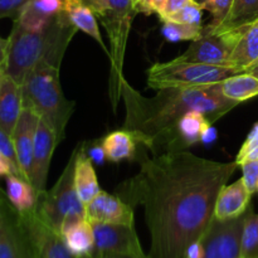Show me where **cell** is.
<instances>
[{"instance_id":"6da1fadb","label":"cell","mask_w":258,"mask_h":258,"mask_svg":"<svg viewBox=\"0 0 258 258\" xmlns=\"http://www.w3.org/2000/svg\"><path fill=\"white\" fill-rule=\"evenodd\" d=\"M135 159L140 169L117 186L116 196L144 208L149 258H184L213 221L217 197L238 165L188 150L155 156L140 150Z\"/></svg>"},{"instance_id":"7a4b0ae2","label":"cell","mask_w":258,"mask_h":258,"mask_svg":"<svg viewBox=\"0 0 258 258\" xmlns=\"http://www.w3.org/2000/svg\"><path fill=\"white\" fill-rule=\"evenodd\" d=\"M121 100L125 106L123 127L151 155L186 150L178 125L189 111H201L212 123L231 112L239 103L223 95L221 82L188 88L159 90L153 97L136 91L126 78L121 82Z\"/></svg>"},{"instance_id":"3957f363","label":"cell","mask_w":258,"mask_h":258,"mask_svg":"<svg viewBox=\"0 0 258 258\" xmlns=\"http://www.w3.org/2000/svg\"><path fill=\"white\" fill-rule=\"evenodd\" d=\"M77 30L63 10L53 17L42 32H30L14 22L8 37L5 73L22 85L29 72L40 63L60 68L66 50Z\"/></svg>"},{"instance_id":"277c9868","label":"cell","mask_w":258,"mask_h":258,"mask_svg":"<svg viewBox=\"0 0 258 258\" xmlns=\"http://www.w3.org/2000/svg\"><path fill=\"white\" fill-rule=\"evenodd\" d=\"M23 106L32 108L57 134L64 139L66 127L75 111V102L66 98L59 80V68L38 64L22 83Z\"/></svg>"},{"instance_id":"5b68a950","label":"cell","mask_w":258,"mask_h":258,"mask_svg":"<svg viewBox=\"0 0 258 258\" xmlns=\"http://www.w3.org/2000/svg\"><path fill=\"white\" fill-rule=\"evenodd\" d=\"M236 73L228 66H212L176 60L158 62L146 70L148 86L153 90L188 88L219 83Z\"/></svg>"},{"instance_id":"8992f818","label":"cell","mask_w":258,"mask_h":258,"mask_svg":"<svg viewBox=\"0 0 258 258\" xmlns=\"http://www.w3.org/2000/svg\"><path fill=\"white\" fill-rule=\"evenodd\" d=\"M77 148L72 151L66 168L52 189L39 193L37 212L39 216L60 233L63 222L71 217L86 218L85 204L78 198L75 185V165Z\"/></svg>"},{"instance_id":"52a82bcc","label":"cell","mask_w":258,"mask_h":258,"mask_svg":"<svg viewBox=\"0 0 258 258\" xmlns=\"http://www.w3.org/2000/svg\"><path fill=\"white\" fill-rule=\"evenodd\" d=\"M0 258H39L27 224L0 190Z\"/></svg>"},{"instance_id":"ba28073f","label":"cell","mask_w":258,"mask_h":258,"mask_svg":"<svg viewBox=\"0 0 258 258\" xmlns=\"http://www.w3.org/2000/svg\"><path fill=\"white\" fill-rule=\"evenodd\" d=\"M246 214V213H244ZM244 216L229 221L213 218L206 233L202 236V258H239L241 237Z\"/></svg>"},{"instance_id":"9c48e42d","label":"cell","mask_w":258,"mask_h":258,"mask_svg":"<svg viewBox=\"0 0 258 258\" xmlns=\"http://www.w3.org/2000/svg\"><path fill=\"white\" fill-rule=\"evenodd\" d=\"M95 236V252L133 258H149L141 247L135 226L91 222Z\"/></svg>"},{"instance_id":"30bf717a","label":"cell","mask_w":258,"mask_h":258,"mask_svg":"<svg viewBox=\"0 0 258 258\" xmlns=\"http://www.w3.org/2000/svg\"><path fill=\"white\" fill-rule=\"evenodd\" d=\"M58 144L59 141H58L55 131L44 120L40 118L37 134H35L32 174H30V183L38 193L47 190V179L50 161H52L53 153Z\"/></svg>"},{"instance_id":"8fae6325","label":"cell","mask_w":258,"mask_h":258,"mask_svg":"<svg viewBox=\"0 0 258 258\" xmlns=\"http://www.w3.org/2000/svg\"><path fill=\"white\" fill-rule=\"evenodd\" d=\"M232 49L233 42L228 35L208 34L191 42L188 49L183 54L178 55L175 59L212 66H228Z\"/></svg>"},{"instance_id":"7c38bea8","label":"cell","mask_w":258,"mask_h":258,"mask_svg":"<svg viewBox=\"0 0 258 258\" xmlns=\"http://www.w3.org/2000/svg\"><path fill=\"white\" fill-rule=\"evenodd\" d=\"M20 217L32 233L39 258H76L66 246L62 234L39 216L37 208Z\"/></svg>"},{"instance_id":"4fadbf2b","label":"cell","mask_w":258,"mask_h":258,"mask_svg":"<svg viewBox=\"0 0 258 258\" xmlns=\"http://www.w3.org/2000/svg\"><path fill=\"white\" fill-rule=\"evenodd\" d=\"M39 120L40 117L35 111L24 107L12 135L20 174L28 181H30L32 174L33 150Z\"/></svg>"},{"instance_id":"5bb4252c","label":"cell","mask_w":258,"mask_h":258,"mask_svg":"<svg viewBox=\"0 0 258 258\" xmlns=\"http://www.w3.org/2000/svg\"><path fill=\"white\" fill-rule=\"evenodd\" d=\"M86 208V218L90 222L106 224H134V208L118 196L101 190Z\"/></svg>"},{"instance_id":"9a60e30c","label":"cell","mask_w":258,"mask_h":258,"mask_svg":"<svg viewBox=\"0 0 258 258\" xmlns=\"http://www.w3.org/2000/svg\"><path fill=\"white\" fill-rule=\"evenodd\" d=\"M252 194L247 190L243 180L238 179L231 185H224L219 191L214 207V218L229 221L244 216L249 208Z\"/></svg>"},{"instance_id":"2e32d148","label":"cell","mask_w":258,"mask_h":258,"mask_svg":"<svg viewBox=\"0 0 258 258\" xmlns=\"http://www.w3.org/2000/svg\"><path fill=\"white\" fill-rule=\"evenodd\" d=\"M60 234L66 246L76 258H86L95 252L92 224L83 217H71L62 224Z\"/></svg>"},{"instance_id":"e0dca14e","label":"cell","mask_w":258,"mask_h":258,"mask_svg":"<svg viewBox=\"0 0 258 258\" xmlns=\"http://www.w3.org/2000/svg\"><path fill=\"white\" fill-rule=\"evenodd\" d=\"M237 30L238 38L228 59V67L236 75L244 72L258 58V18Z\"/></svg>"},{"instance_id":"ac0fdd59","label":"cell","mask_w":258,"mask_h":258,"mask_svg":"<svg viewBox=\"0 0 258 258\" xmlns=\"http://www.w3.org/2000/svg\"><path fill=\"white\" fill-rule=\"evenodd\" d=\"M23 108L22 85L5 73L0 88V127L12 136Z\"/></svg>"},{"instance_id":"d6986e66","label":"cell","mask_w":258,"mask_h":258,"mask_svg":"<svg viewBox=\"0 0 258 258\" xmlns=\"http://www.w3.org/2000/svg\"><path fill=\"white\" fill-rule=\"evenodd\" d=\"M76 148H77V156H76L75 165V185L78 198L86 207L100 193L101 188L93 169V161L86 153L85 143H80Z\"/></svg>"},{"instance_id":"ffe728a7","label":"cell","mask_w":258,"mask_h":258,"mask_svg":"<svg viewBox=\"0 0 258 258\" xmlns=\"http://www.w3.org/2000/svg\"><path fill=\"white\" fill-rule=\"evenodd\" d=\"M258 18V0H232L231 8L222 22L204 27V35L224 34L249 24Z\"/></svg>"},{"instance_id":"44dd1931","label":"cell","mask_w":258,"mask_h":258,"mask_svg":"<svg viewBox=\"0 0 258 258\" xmlns=\"http://www.w3.org/2000/svg\"><path fill=\"white\" fill-rule=\"evenodd\" d=\"M63 12L66 13L70 22L78 30L93 38L108 57L110 52H108L107 45L101 37L100 28H98L97 19H96L97 17L90 8V5L85 0H63Z\"/></svg>"},{"instance_id":"7402d4cb","label":"cell","mask_w":258,"mask_h":258,"mask_svg":"<svg viewBox=\"0 0 258 258\" xmlns=\"http://www.w3.org/2000/svg\"><path fill=\"white\" fill-rule=\"evenodd\" d=\"M7 198L18 213L25 214L37 208L39 193L34 189L30 181L23 176L10 174L7 176Z\"/></svg>"},{"instance_id":"603a6c76","label":"cell","mask_w":258,"mask_h":258,"mask_svg":"<svg viewBox=\"0 0 258 258\" xmlns=\"http://www.w3.org/2000/svg\"><path fill=\"white\" fill-rule=\"evenodd\" d=\"M105 150L106 159L111 163H120L123 160H134L138 155V141L131 133L122 130L113 131L106 135L101 141Z\"/></svg>"},{"instance_id":"cb8c5ba5","label":"cell","mask_w":258,"mask_h":258,"mask_svg":"<svg viewBox=\"0 0 258 258\" xmlns=\"http://www.w3.org/2000/svg\"><path fill=\"white\" fill-rule=\"evenodd\" d=\"M221 88L228 100L241 103L258 96V78L247 72L237 73L222 81Z\"/></svg>"},{"instance_id":"d4e9b609","label":"cell","mask_w":258,"mask_h":258,"mask_svg":"<svg viewBox=\"0 0 258 258\" xmlns=\"http://www.w3.org/2000/svg\"><path fill=\"white\" fill-rule=\"evenodd\" d=\"M209 126H212V121L203 112L197 110L186 112L178 125L179 136L184 146L188 149L202 141V136Z\"/></svg>"},{"instance_id":"484cf974","label":"cell","mask_w":258,"mask_h":258,"mask_svg":"<svg viewBox=\"0 0 258 258\" xmlns=\"http://www.w3.org/2000/svg\"><path fill=\"white\" fill-rule=\"evenodd\" d=\"M241 257L258 258V214L252 208L244 214L241 237Z\"/></svg>"},{"instance_id":"4316f807","label":"cell","mask_w":258,"mask_h":258,"mask_svg":"<svg viewBox=\"0 0 258 258\" xmlns=\"http://www.w3.org/2000/svg\"><path fill=\"white\" fill-rule=\"evenodd\" d=\"M161 34L169 42H183V40L194 42V40H198L203 37L204 27L203 25H190L174 22H163Z\"/></svg>"},{"instance_id":"83f0119b","label":"cell","mask_w":258,"mask_h":258,"mask_svg":"<svg viewBox=\"0 0 258 258\" xmlns=\"http://www.w3.org/2000/svg\"><path fill=\"white\" fill-rule=\"evenodd\" d=\"M54 17V15H53ZM53 17L44 14L40 12L33 2L30 0L28 4L24 5L22 10H20L19 15L14 19L15 23L23 27L24 29L30 30V32H42L44 30L48 25L52 22Z\"/></svg>"},{"instance_id":"f1b7e54d","label":"cell","mask_w":258,"mask_h":258,"mask_svg":"<svg viewBox=\"0 0 258 258\" xmlns=\"http://www.w3.org/2000/svg\"><path fill=\"white\" fill-rule=\"evenodd\" d=\"M203 8L197 0H188L184 4V7L173 15L166 18L163 22H174L181 23V24H190V25H202V19H203Z\"/></svg>"},{"instance_id":"f546056e","label":"cell","mask_w":258,"mask_h":258,"mask_svg":"<svg viewBox=\"0 0 258 258\" xmlns=\"http://www.w3.org/2000/svg\"><path fill=\"white\" fill-rule=\"evenodd\" d=\"M258 160V122L254 123L243 145L239 149L236 158V164L241 166L246 161Z\"/></svg>"},{"instance_id":"4dcf8cb0","label":"cell","mask_w":258,"mask_h":258,"mask_svg":"<svg viewBox=\"0 0 258 258\" xmlns=\"http://www.w3.org/2000/svg\"><path fill=\"white\" fill-rule=\"evenodd\" d=\"M204 10H208L213 17V20L209 24H218L224 19L231 8L232 0H197Z\"/></svg>"},{"instance_id":"1f68e13d","label":"cell","mask_w":258,"mask_h":258,"mask_svg":"<svg viewBox=\"0 0 258 258\" xmlns=\"http://www.w3.org/2000/svg\"><path fill=\"white\" fill-rule=\"evenodd\" d=\"M241 168L242 173H243L242 180H243L247 190L251 194L256 193L258 185V160L246 161L242 164Z\"/></svg>"},{"instance_id":"d6a6232c","label":"cell","mask_w":258,"mask_h":258,"mask_svg":"<svg viewBox=\"0 0 258 258\" xmlns=\"http://www.w3.org/2000/svg\"><path fill=\"white\" fill-rule=\"evenodd\" d=\"M0 150L2 153L9 159V161L12 163L13 168H14L15 175L22 176L19 170V165H18V160H17V154H15V149H14V144H13V139L12 136L8 135L2 127H0Z\"/></svg>"},{"instance_id":"836d02e7","label":"cell","mask_w":258,"mask_h":258,"mask_svg":"<svg viewBox=\"0 0 258 258\" xmlns=\"http://www.w3.org/2000/svg\"><path fill=\"white\" fill-rule=\"evenodd\" d=\"M133 4L138 13H143L145 15H160L165 9L166 0H133Z\"/></svg>"},{"instance_id":"e575fe53","label":"cell","mask_w":258,"mask_h":258,"mask_svg":"<svg viewBox=\"0 0 258 258\" xmlns=\"http://www.w3.org/2000/svg\"><path fill=\"white\" fill-rule=\"evenodd\" d=\"M30 0H0V19L3 18H15L19 15L20 10Z\"/></svg>"},{"instance_id":"d590c367","label":"cell","mask_w":258,"mask_h":258,"mask_svg":"<svg viewBox=\"0 0 258 258\" xmlns=\"http://www.w3.org/2000/svg\"><path fill=\"white\" fill-rule=\"evenodd\" d=\"M32 2L40 12L50 17L63 10V0H32Z\"/></svg>"},{"instance_id":"8d00e7d4","label":"cell","mask_w":258,"mask_h":258,"mask_svg":"<svg viewBox=\"0 0 258 258\" xmlns=\"http://www.w3.org/2000/svg\"><path fill=\"white\" fill-rule=\"evenodd\" d=\"M85 149H86V153H87V155L90 156L91 160L96 161L97 164H102L103 160L106 159L105 150H103L102 144L101 143L90 144L88 146H86V143H85Z\"/></svg>"},{"instance_id":"74e56055","label":"cell","mask_w":258,"mask_h":258,"mask_svg":"<svg viewBox=\"0 0 258 258\" xmlns=\"http://www.w3.org/2000/svg\"><path fill=\"white\" fill-rule=\"evenodd\" d=\"M186 2H188V0H166L165 9H164V12L159 15L161 22L165 20L168 17H170V15H173L174 13H176L178 10H180Z\"/></svg>"},{"instance_id":"f35d334b","label":"cell","mask_w":258,"mask_h":258,"mask_svg":"<svg viewBox=\"0 0 258 258\" xmlns=\"http://www.w3.org/2000/svg\"><path fill=\"white\" fill-rule=\"evenodd\" d=\"M10 174H15L14 168H13L12 163L9 161V159L2 153L0 150V176H8Z\"/></svg>"},{"instance_id":"ab89813d","label":"cell","mask_w":258,"mask_h":258,"mask_svg":"<svg viewBox=\"0 0 258 258\" xmlns=\"http://www.w3.org/2000/svg\"><path fill=\"white\" fill-rule=\"evenodd\" d=\"M217 139V130L213 127V126H209L206 131H204L203 136H202V141L204 144H211L213 143Z\"/></svg>"},{"instance_id":"60d3db41","label":"cell","mask_w":258,"mask_h":258,"mask_svg":"<svg viewBox=\"0 0 258 258\" xmlns=\"http://www.w3.org/2000/svg\"><path fill=\"white\" fill-rule=\"evenodd\" d=\"M7 47H8V39L0 37V66L4 67L5 59H7Z\"/></svg>"},{"instance_id":"b9f144b4","label":"cell","mask_w":258,"mask_h":258,"mask_svg":"<svg viewBox=\"0 0 258 258\" xmlns=\"http://www.w3.org/2000/svg\"><path fill=\"white\" fill-rule=\"evenodd\" d=\"M86 258H133V257L120 256V254H112V253H98V252H93L91 256H88Z\"/></svg>"},{"instance_id":"7bdbcfd3","label":"cell","mask_w":258,"mask_h":258,"mask_svg":"<svg viewBox=\"0 0 258 258\" xmlns=\"http://www.w3.org/2000/svg\"><path fill=\"white\" fill-rule=\"evenodd\" d=\"M244 72H247V73H251L252 76H254V77L258 78V58H257L256 60H254L253 63H252L251 66H249L248 68H247L246 71H244Z\"/></svg>"},{"instance_id":"ee69618b","label":"cell","mask_w":258,"mask_h":258,"mask_svg":"<svg viewBox=\"0 0 258 258\" xmlns=\"http://www.w3.org/2000/svg\"><path fill=\"white\" fill-rule=\"evenodd\" d=\"M4 76H5V70L3 66H0V88H2V83H3V80H4Z\"/></svg>"},{"instance_id":"f6af8a7d","label":"cell","mask_w":258,"mask_h":258,"mask_svg":"<svg viewBox=\"0 0 258 258\" xmlns=\"http://www.w3.org/2000/svg\"><path fill=\"white\" fill-rule=\"evenodd\" d=\"M257 191H258V185H257Z\"/></svg>"},{"instance_id":"bcb514c9","label":"cell","mask_w":258,"mask_h":258,"mask_svg":"<svg viewBox=\"0 0 258 258\" xmlns=\"http://www.w3.org/2000/svg\"><path fill=\"white\" fill-rule=\"evenodd\" d=\"M239 258H243V257H239Z\"/></svg>"}]
</instances>
